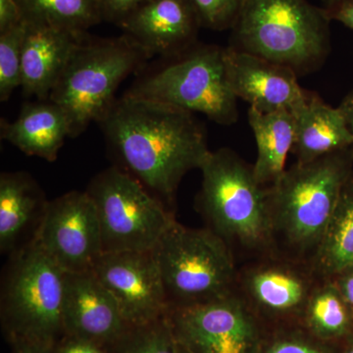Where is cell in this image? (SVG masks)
Segmentation results:
<instances>
[{
  "mask_svg": "<svg viewBox=\"0 0 353 353\" xmlns=\"http://www.w3.org/2000/svg\"><path fill=\"white\" fill-rule=\"evenodd\" d=\"M245 0H190L202 28L226 31L233 27Z\"/></svg>",
  "mask_w": 353,
  "mask_h": 353,
  "instance_id": "obj_27",
  "label": "cell"
},
{
  "mask_svg": "<svg viewBox=\"0 0 353 353\" xmlns=\"http://www.w3.org/2000/svg\"><path fill=\"white\" fill-rule=\"evenodd\" d=\"M65 336L112 347L130 328L112 294L94 272H65Z\"/></svg>",
  "mask_w": 353,
  "mask_h": 353,
  "instance_id": "obj_14",
  "label": "cell"
},
{
  "mask_svg": "<svg viewBox=\"0 0 353 353\" xmlns=\"http://www.w3.org/2000/svg\"><path fill=\"white\" fill-rule=\"evenodd\" d=\"M26 34L24 21L0 32V101L6 102L16 88L22 85L23 43Z\"/></svg>",
  "mask_w": 353,
  "mask_h": 353,
  "instance_id": "obj_26",
  "label": "cell"
},
{
  "mask_svg": "<svg viewBox=\"0 0 353 353\" xmlns=\"http://www.w3.org/2000/svg\"><path fill=\"white\" fill-rule=\"evenodd\" d=\"M224 48L196 44L176 61L139 79L125 94L204 114L231 126L239 117L238 97L228 81Z\"/></svg>",
  "mask_w": 353,
  "mask_h": 353,
  "instance_id": "obj_8",
  "label": "cell"
},
{
  "mask_svg": "<svg viewBox=\"0 0 353 353\" xmlns=\"http://www.w3.org/2000/svg\"><path fill=\"white\" fill-rule=\"evenodd\" d=\"M248 118L257 145L253 172L259 185L268 188L287 170L285 162L296 136L294 115L289 110L263 113L250 108Z\"/></svg>",
  "mask_w": 353,
  "mask_h": 353,
  "instance_id": "obj_21",
  "label": "cell"
},
{
  "mask_svg": "<svg viewBox=\"0 0 353 353\" xmlns=\"http://www.w3.org/2000/svg\"><path fill=\"white\" fill-rule=\"evenodd\" d=\"M179 353H192L190 352L189 350H187L185 347H183L182 345L179 343Z\"/></svg>",
  "mask_w": 353,
  "mask_h": 353,
  "instance_id": "obj_36",
  "label": "cell"
},
{
  "mask_svg": "<svg viewBox=\"0 0 353 353\" xmlns=\"http://www.w3.org/2000/svg\"><path fill=\"white\" fill-rule=\"evenodd\" d=\"M0 137L25 154L52 162L70 137L69 123L64 111L46 99L25 104L13 122L1 119Z\"/></svg>",
  "mask_w": 353,
  "mask_h": 353,
  "instance_id": "obj_20",
  "label": "cell"
},
{
  "mask_svg": "<svg viewBox=\"0 0 353 353\" xmlns=\"http://www.w3.org/2000/svg\"><path fill=\"white\" fill-rule=\"evenodd\" d=\"M109 350L111 353H179V343L167 315L148 324L130 327Z\"/></svg>",
  "mask_w": 353,
  "mask_h": 353,
  "instance_id": "obj_25",
  "label": "cell"
},
{
  "mask_svg": "<svg viewBox=\"0 0 353 353\" xmlns=\"http://www.w3.org/2000/svg\"><path fill=\"white\" fill-rule=\"evenodd\" d=\"M145 0H99L103 21L119 26L122 21Z\"/></svg>",
  "mask_w": 353,
  "mask_h": 353,
  "instance_id": "obj_29",
  "label": "cell"
},
{
  "mask_svg": "<svg viewBox=\"0 0 353 353\" xmlns=\"http://www.w3.org/2000/svg\"><path fill=\"white\" fill-rule=\"evenodd\" d=\"M330 23L324 8L308 0H245L230 30L229 48L308 75L329 57Z\"/></svg>",
  "mask_w": 353,
  "mask_h": 353,
  "instance_id": "obj_4",
  "label": "cell"
},
{
  "mask_svg": "<svg viewBox=\"0 0 353 353\" xmlns=\"http://www.w3.org/2000/svg\"><path fill=\"white\" fill-rule=\"evenodd\" d=\"M103 252L152 250L176 219L166 204L126 171L109 167L90 181Z\"/></svg>",
  "mask_w": 353,
  "mask_h": 353,
  "instance_id": "obj_9",
  "label": "cell"
},
{
  "mask_svg": "<svg viewBox=\"0 0 353 353\" xmlns=\"http://www.w3.org/2000/svg\"><path fill=\"white\" fill-rule=\"evenodd\" d=\"M320 282L309 265L269 254L239 265L234 292L262 324L264 320L303 322Z\"/></svg>",
  "mask_w": 353,
  "mask_h": 353,
  "instance_id": "obj_11",
  "label": "cell"
},
{
  "mask_svg": "<svg viewBox=\"0 0 353 353\" xmlns=\"http://www.w3.org/2000/svg\"><path fill=\"white\" fill-rule=\"evenodd\" d=\"M36 241L65 272L92 271L103 253L101 224L88 192H67L48 201Z\"/></svg>",
  "mask_w": 353,
  "mask_h": 353,
  "instance_id": "obj_12",
  "label": "cell"
},
{
  "mask_svg": "<svg viewBox=\"0 0 353 353\" xmlns=\"http://www.w3.org/2000/svg\"><path fill=\"white\" fill-rule=\"evenodd\" d=\"M48 201L27 172L0 175V252L10 255L34 241Z\"/></svg>",
  "mask_w": 353,
  "mask_h": 353,
  "instance_id": "obj_18",
  "label": "cell"
},
{
  "mask_svg": "<svg viewBox=\"0 0 353 353\" xmlns=\"http://www.w3.org/2000/svg\"><path fill=\"white\" fill-rule=\"evenodd\" d=\"M323 340H309L303 334L276 336L271 343L263 345L261 353H333Z\"/></svg>",
  "mask_w": 353,
  "mask_h": 353,
  "instance_id": "obj_28",
  "label": "cell"
},
{
  "mask_svg": "<svg viewBox=\"0 0 353 353\" xmlns=\"http://www.w3.org/2000/svg\"><path fill=\"white\" fill-rule=\"evenodd\" d=\"M294 143L292 153L305 163L353 146V136L341 109L326 103L319 95L306 92L305 99L292 111Z\"/></svg>",
  "mask_w": 353,
  "mask_h": 353,
  "instance_id": "obj_19",
  "label": "cell"
},
{
  "mask_svg": "<svg viewBox=\"0 0 353 353\" xmlns=\"http://www.w3.org/2000/svg\"><path fill=\"white\" fill-rule=\"evenodd\" d=\"M332 281L338 285L341 296L345 299V303H347L353 314V271H345V273Z\"/></svg>",
  "mask_w": 353,
  "mask_h": 353,
  "instance_id": "obj_33",
  "label": "cell"
},
{
  "mask_svg": "<svg viewBox=\"0 0 353 353\" xmlns=\"http://www.w3.org/2000/svg\"><path fill=\"white\" fill-rule=\"evenodd\" d=\"M152 253L170 309L210 303L236 289L238 262L208 228L192 229L175 219Z\"/></svg>",
  "mask_w": 353,
  "mask_h": 353,
  "instance_id": "obj_7",
  "label": "cell"
},
{
  "mask_svg": "<svg viewBox=\"0 0 353 353\" xmlns=\"http://www.w3.org/2000/svg\"><path fill=\"white\" fill-rule=\"evenodd\" d=\"M339 108L341 109L343 117L347 121L348 129L353 136V90L343 99Z\"/></svg>",
  "mask_w": 353,
  "mask_h": 353,
  "instance_id": "obj_35",
  "label": "cell"
},
{
  "mask_svg": "<svg viewBox=\"0 0 353 353\" xmlns=\"http://www.w3.org/2000/svg\"><path fill=\"white\" fill-rule=\"evenodd\" d=\"M323 8L331 22L338 21L353 31V0H336Z\"/></svg>",
  "mask_w": 353,
  "mask_h": 353,
  "instance_id": "obj_31",
  "label": "cell"
},
{
  "mask_svg": "<svg viewBox=\"0 0 353 353\" xmlns=\"http://www.w3.org/2000/svg\"><path fill=\"white\" fill-rule=\"evenodd\" d=\"M178 343L192 353H261L262 322L236 292L210 303L172 308Z\"/></svg>",
  "mask_w": 353,
  "mask_h": 353,
  "instance_id": "obj_10",
  "label": "cell"
},
{
  "mask_svg": "<svg viewBox=\"0 0 353 353\" xmlns=\"http://www.w3.org/2000/svg\"><path fill=\"white\" fill-rule=\"evenodd\" d=\"M119 26L150 57H180L196 46L202 28L190 0H145Z\"/></svg>",
  "mask_w": 353,
  "mask_h": 353,
  "instance_id": "obj_16",
  "label": "cell"
},
{
  "mask_svg": "<svg viewBox=\"0 0 353 353\" xmlns=\"http://www.w3.org/2000/svg\"><path fill=\"white\" fill-rule=\"evenodd\" d=\"M228 81L234 95L260 112L289 110L305 99L296 72L250 53L224 48Z\"/></svg>",
  "mask_w": 353,
  "mask_h": 353,
  "instance_id": "obj_15",
  "label": "cell"
},
{
  "mask_svg": "<svg viewBox=\"0 0 353 353\" xmlns=\"http://www.w3.org/2000/svg\"><path fill=\"white\" fill-rule=\"evenodd\" d=\"M352 171V148L296 162L266 188L272 254L310 266Z\"/></svg>",
  "mask_w": 353,
  "mask_h": 353,
  "instance_id": "obj_2",
  "label": "cell"
},
{
  "mask_svg": "<svg viewBox=\"0 0 353 353\" xmlns=\"http://www.w3.org/2000/svg\"><path fill=\"white\" fill-rule=\"evenodd\" d=\"M304 325L320 340L345 336L352 329L353 314L334 281H321L309 299Z\"/></svg>",
  "mask_w": 353,
  "mask_h": 353,
  "instance_id": "obj_24",
  "label": "cell"
},
{
  "mask_svg": "<svg viewBox=\"0 0 353 353\" xmlns=\"http://www.w3.org/2000/svg\"><path fill=\"white\" fill-rule=\"evenodd\" d=\"M12 353H55L54 347L29 341H13Z\"/></svg>",
  "mask_w": 353,
  "mask_h": 353,
  "instance_id": "obj_34",
  "label": "cell"
},
{
  "mask_svg": "<svg viewBox=\"0 0 353 353\" xmlns=\"http://www.w3.org/2000/svg\"><path fill=\"white\" fill-rule=\"evenodd\" d=\"M92 272L112 294L129 326L168 315L170 304L152 250L103 252Z\"/></svg>",
  "mask_w": 353,
  "mask_h": 353,
  "instance_id": "obj_13",
  "label": "cell"
},
{
  "mask_svg": "<svg viewBox=\"0 0 353 353\" xmlns=\"http://www.w3.org/2000/svg\"><path fill=\"white\" fill-rule=\"evenodd\" d=\"M85 34L26 23L21 85L26 97L48 99L72 53Z\"/></svg>",
  "mask_w": 353,
  "mask_h": 353,
  "instance_id": "obj_17",
  "label": "cell"
},
{
  "mask_svg": "<svg viewBox=\"0 0 353 353\" xmlns=\"http://www.w3.org/2000/svg\"><path fill=\"white\" fill-rule=\"evenodd\" d=\"M345 353H353V343H350V347H348Z\"/></svg>",
  "mask_w": 353,
  "mask_h": 353,
  "instance_id": "obj_38",
  "label": "cell"
},
{
  "mask_svg": "<svg viewBox=\"0 0 353 353\" xmlns=\"http://www.w3.org/2000/svg\"><path fill=\"white\" fill-rule=\"evenodd\" d=\"M334 1H336V0H322L324 6H329V4L333 3Z\"/></svg>",
  "mask_w": 353,
  "mask_h": 353,
  "instance_id": "obj_37",
  "label": "cell"
},
{
  "mask_svg": "<svg viewBox=\"0 0 353 353\" xmlns=\"http://www.w3.org/2000/svg\"><path fill=\"white\" fill-rule=\"evenodd\" d=\"M150 57L125 34L115 39L83 37L48 97L64 111L70 138L106 117L120 83Z\"/></svg>",
  "mask_w": 353,
  "mask_h": 353,
  "instance_id": "obj_5",
  "label": "cell"
},
{
  "mask_svg": "<svg viewBox=\"0 0 353 353\" xmlns=\"http://www.w3.org/2000/svg\"><path fill=\"white\" fill-rule=\"evenodd\" d=\"M65 271L32 241L9 256L0 292L7 338L55 347L64 338Z\"/></svg>",
  "mask_w": 353,
  "mask_h": 353,
  "instance_id": "obj_6",
  "label": "cell"
},
{
  "mask_svg": "<svg viewBox=\"0 0 353 353\" xmlns=\"http://www.w3.org/2000/svg\"><path fill=\"white\" fill-rule=\"evenodd\" d=\"M99 125L118 167L163 203H172L183 176L211 152L192 112L160 102L124 94Z\"/></svg>",
  "mask_w": 353,
  "mask_h": 353,
  "instance_id": "obj_1",
  "label": "cell"
},
{
  "mask_svg": "<svg viewBox=\"0 0 353 353\" xmlns=\"http://www.w3.org/2000/svg\"><path fill=\"white\" fill-rule=\"evenodd\" d=\"M199 170L196 208L206 228L226 243L238 265L272 254L266 188L255 179L253 165L222 148L210 152Z\"/></svg>",
  "mask_w": 353,
  "mask_h": 353,
  "instance_id": "obj_3",
  "label": "cell"
},
{
  "mask_svg": "<svg viewBox=\"0 0 353 353\" xmlns=\"http://www.w3.org/2000/svg\"><path fill=\"white\" fill-rule=\"evenodd\" d=\"M55 353H111L108 347L75 336H64L54 347Z\"/></svg>",
  "mask_w": 353,
  "mask_h": 353,
  "instance_id": "obj_30",
  "label": "cell"
},
{
  "mask_svg": "<svg viewBox=\"0 0 353 353\" xmlns=\"http://www.w3.org/2000/svg\"><path fill=\"white\" fill-rule=\"evenodd\" d=\"M23 21L66 31L87 32L103 21L99 0H16Z\"/></svg>",
  "mask_w": 353,
  "mask_h": 353,
  "instance_id": "obj_23",
  "label": "cell"
},
{
  "mask_svg": "<svg viewBox=\"0 0 353 353\" xmlns=\"http://www.w3.org/2000/svg\"><path fill=\"white\" fill-rule=\"evenodd\" d=\"M23 22L22 13L16 0H0V32Z\"/></svg>",
  "mask_w": 353,
  "mask_h": 353,
  "instance_id": "obj_32",
  "label": "cell"
},
{
  "mask_svg": "<svg viewBox=\"0 0 353 353\" xmlns=\"http://www.w3.org/2000/svg\"><path fill=\"white\" fill-rule=\"evenodd\" d=\"M353 264V171L341 188L326 233L310 267L320 281H332Z\"/></svg>",
  "mask_w": 353,
  "mask_h": 353,
  "instance_id": "obj_22",
  "label": "cell"
}]
</instances>
